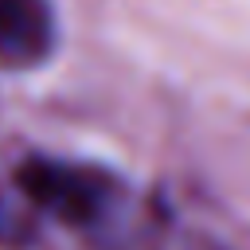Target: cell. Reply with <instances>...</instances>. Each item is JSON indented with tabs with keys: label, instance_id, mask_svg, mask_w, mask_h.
I'll return each instance as SVG.
<instances>
[{
	"label": "cell",
	"instance_id": "6da1fadb",
	"mask_svg": "<svg viewBox=\"0 0 250 250\" xmlns=\"http://www.w3.org/2000/svg\"><path fill=\"white\" fill-rule=\"evenodd\" d=\"M16 188L51 219L94 230L102 227L125 199V184L98 164L62 160V156H27L16 168Z\"/></svg>",
	"mask_w": 250,
	"mask_h": 250
},
{
	"label": "cell",
	"instance_id": "7a4b0ae2",
	"mask_svg": "<svg viewBox=\"0 0 250 250\" xmlns=\"http://www.w3.org/2000/svg\"><path fill=\"white\" fill-rule=\"evenodd\" d=\"M59 23L47 0H0V66L31 70L55 55Z\"/></svg>",
	"mask_w": 250,
	"mask_h": 250
},
{
	"label": "cell",
	"instance_id": "3957f363",
	"mask_svg": "<svg viewBox=\"0 0 250 250\" xmlns=\"http://www.w3.org/2000/svg\"><path fill=\"white\" fill-rule=\"evenodd\" d=\"M27 234H31V227H27V219L8 203V195L0 191V246H8V250H16V246H27Z\"/></svg>",
	"mask_w": 250,
	"mask_h": 250
}]
</instances>
